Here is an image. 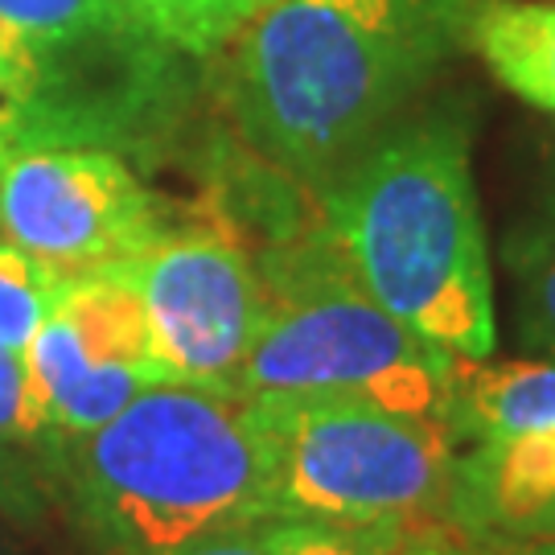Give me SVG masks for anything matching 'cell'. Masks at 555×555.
Instances as JSON below:
<instances>
[{
	"instance_id": "6da1fadb",
	"label": "cell",
	"mask_w": 555,
	"mask_h": 555,
	"mask_svg": "<svg viewBox=\"0 0 555 555\" xmlns=\"http://www.w3.org/2000/svg\"><path fill=\"white\" fill-rule=\"evenodd\" d=\"M465 4L263 0L222 46V100L235 132L276 173L325 190L461 41Z\"/></svg>"
},
{
	"instance_id": "7a4b0ae2",
	"label": "cell",
	"mask_w": 555,
	"mask_h": 555,
	"mask_svg": "<svg viewBox=\"0 0 555 555\" xmlns=\"http://www.w3.org/2000/svg\"><path fill=\"white\" fill-rule=\"evenodd\" d=\"M321 215L391 318L453 358L494 354V272L456 107L387 128L321 190Z\"/></svg>"
},
{
	"instance_id": "3957f363",
	"label": "cell",
	"mask_w": 555,
	"mask_h": 555,
	"mask_svg": "<svg viewBox=\"0 0 555 555\" xmlns=\"http://www.w3.org/2000/svg\"><path fill=\"white\" fill-rule=\"evenodd\" d=\"M54 481L107 555H160L280 518L272 440L251 396L157 383L87 437H62Z\"/></svg>"
},
{
	"instance_id": "277c9868",
	"label": "cell",
	"mask_w": 555,
	"mask_h": 555,
	"mask_svg": "<svg viewBox=\"0 0 555 555\" xmlns=\"http://www.w3.org/2000/svg\"><path fill=\"white\" fill-rule=\"evenodd\" d=\"M256 268L263 321L238 396L362 399L449 420L461 358L408 330L358 284L321 210L280 227Z\"/></svg>"
},
{
	"instance_id": "5b68a950",
	"label": "cell",
	"mask_w": 555,
	"mask_h": 555,
	"mask_svg": "<svg viewBox=\"0 0 555 555\" xmlns=\"http://www.w3.org/2000/svg\"><path fill=\"white\" fill-rule=\"evenodd\" d=\"M251 399L272 440L280 518L408 531L453 511L461 440L449 420L362 399Z\"/></svg>"
},
{
	"instance_id": "8992f818",
	"label": "cell",
	"mask_w": 555,
	"mask_h": 555,
	"mask_svg": "<svg viewBox=\"0 0 555 555\" xmlns=\"http://www.w3.org/2000/svg\"><path fill=\"white\" fill-rule=\"evenodd\" d=\"M165 231L149 185L107 149L34 144L0 157V235L62 280L119 272Z\"/></svg>"
},
{
	"instance_id": "52a82bcc",
	"label": "cell",
	"mask_w": 555,
	"mask_h": 555,
	"mask_svg": "<svg viewBox=\"0 0 555 555\" xmlns=\"http://www.w3.org/2000/svg\"><path fill=\"white\" fill-rule=\"evenodd\" d=\"M119 276L137 288L173 383L235 391L263 321V280L231 231L169 227Z\"/></svg>"
},
{
	"instance_id": "ba28073f",
	"label": "cell",
	"mask_w": 555,
	"mask_h": 555,
	"mask_svg": "<svg viewBox=\"0 0 555 555\" xmlns=\"http://www.w3.org/2000/svg\"><path fill=\"white\" fill-rule=\"evenodd\" d=\"M449 424L469 444L456 456L453 515L515 531L555 502V358H461Z\"/></svg>"
},
{
	"instance_id": "9c48e42d",
	"label": "cell",
	"mask_w": 555,
	"mask_h": 555,
	"mask_svg": "<svg viewBox=\"0 0 555 555\" xmlns=\"http://www.w3.org/2000/svg\"><path fill=\"white\" fill-rule=\"evenodd\" d=\"M25 354L59 437H87L140 391L173 383L137 288L119 272L66 280Z\"/></svg>"
},
{
	"instance_id": "30bf717a",
	"label": "cell",
	"mask_w": 555,
	"mask_h": 555,
	"mask_svg": "<svg viewBox=\"0 0 555 555\" xmlns=\"http://www.w3.org/2000/svg\"><path fill=\"white\" fill-rule=\"evenodd\" d=\"M461 41L511 95L555 116V4L469 0L461 17Z\"/></svg>"
},
{
	"instance_id": "8fae6325",
	"label": "cell",
	"mask_w": 555,
	"mask_h": 555,
	"mask_svg": "<svg viewBox=\"0 0 555 555\" xmlns=\"http://www.w3.org/2000/svg\"><path fill=\"white\" fill-rule=\"evenodd\" d=\"M502 263L515 288V325L527 350L555 358V160L535 198L502 243Z\"/></svg>"
},
{
	"instance_id": "7c38bea8",
	"label": "cell",
	"mask_w": 555,
	"mask_h": 555,
	"mask_svg": "<svg viewBox=\"0 0 555 555\" xmlns=\"http://www.w3.org/2000/svg\"><path fill=\"white\" fill-rule=\"evenodd\" d=\"M59 433L50 424L46 399L34 378L29 354L0 346V511L21 515L38 498V469L29 456L59 453Z\"/></svg>"
},
{
	"instance_id": "4fadbf2b",
	"label": "cell",
	"mask_w": 555,
	"mask_h": 555,
	"mask_svg": "<svg viewBox=\"0 0 555 555\" xmlns=\"http://www.w3.org/2000/svg\"><path fill=\"white\" fill-rule=\"evenodd\" d=\"M160 41L190 59H210L247 25L263 0H119Z\"/></svg>"
},
{
	"instance_id": "5bb4252c",
	"label": "cell",
	"mask_w": 555,
	"mask_h": 555,
	"mask_svg": "<svg viewBox=\"0 0 555 555\" xmlns=\"http://www.w3.org/2000/svg\"><path fill=\"white\" fill-rule=\"evenodd\" d=\"M66 280L41 259L21 251L17 243L0 238V346L29 350V341L59 305Z\"/></svg>"
},
{
	"instance_id": "9a60e30c",
	"label": "cell",
	"mask_w": 555,
	"mask_h": 555,
	"mask_svg": "<svg viewBox=\"0 0 555 555\" xmlns=\"http://www.w3.org/2000/svg\"><path fill=\"white\" fill-rule=\"evenodd\" d=\"M119 21H137L119 0H0V29L29 50L82 38Z\"/></svg>"
},
{
	"instance_id": "2e32d148",
	"label": "cell",
	"mask_w": 555,
	"mask_h": 555,
	"mask_svg": "<svg viewBox=\"0 0 555 555\" xmlns=\"http://www.w3.org/2000/svg\"><path fill=\"white\" fill-rule=\"evenodd\" d=\"M297 527L300 518H256V522H238V527H222L202 539H190L160 555H288Z\"/></svg>"
},
{
	"instance_id": "e0dca14e",
	"label": "cell",
	"mask_w": 555,
	"mask_h": 555,
	"mask_svg": "<svg viewBox=\"0 0 555 555\" xmlns=\"http://www.w3.org/2000/svg\"><path fill=\"white\" fill-rule=\"evenodd\" d=\"M403 531L354 522H300L288 555H396Z\"/></svg>"
},
{
	"instance_id": "ac0fdd59",
	"label": "cell",
	"mask_w": 555,
	"mask_h": 555,
	"mask_svg": "<svg viewBox=\"0 0 555 555\" xmlns=\"http://www.w3.org/2000/svg\"><path fill=\"white\" fill-rule=\"evenodd\" d=\"M25 107H29V50L0 29V157L21 149Z\"/></svg>"
},
{
	"instance_id": "d6986e66",
	"label": "cell",
	"mask_w": 555,
	"mask_h": 555,
	"mask_svg": "<svg viewBox=\"0 0 555 555\" xmlns=\"http://www.w3.org/2000/svg\"><path fill=\"white\" fill-rule=\"evenodd\" d=\"M515 535L522 539H555V502H547L543 511H535L531 518H522L515 527Z\"/></svg>"
},
{
	"instance_id": "ffe728a7",
	"label": "cell",
	"mask_w": 555,
	"mask_h": 555,
	"mask_svg": "<svg viewBox=\"0 0 555 555\" xmlns=\"http://www.w3.org/2000/svg\"><path fill=\"white\" fill-rule=\"evenodd\" d=\"M0 555H34L17 535V518L0 511Z\"/></svg>"
},
{
	"instance_id": "44dd1931",
	"label": "cell",
	"mask_w": 555,
	"mask_h": 555,
	"mask_svg": "<svg viewBox=\"0 0 555 555\" xmlns=\"http://www.w3.org/2000/svg\"><path fill=\"white\" fill-rule=\"evenodd\" d=\"M511 555H555V539H522Z\"/></svg>"
},
{
	"instance_id": "7402d4cb",
	"label": "cell",
	"mask_w": 555,
	"mask_h": 555,
	"mask_svg": "<svg viewBox=\"0 0 555 555\" xmlns=\"http://www.w3.org/2000/svg\"><path fill=\"white\" fill-rule=\"evenodd\" d=\"M396 555H456V552L440 547V543H403Z\"/></svg>"
},
{
	"instance_id": "603a6c76",
	"label": "cell",
	"mask_w": 555,
	"mask_h": 555,
	"mask_svg": "<svg viewBox=\"0 0 555 555\" xmlns=\"http://www.w3.org/2000/svg\"><path fill=\"white\" fill-rule=\"evenodd\" d=\"M456 555H465V552H456Z\"/></svg>"
}]
</instances>
